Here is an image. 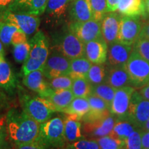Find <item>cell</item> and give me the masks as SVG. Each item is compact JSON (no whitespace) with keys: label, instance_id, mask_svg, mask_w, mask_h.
<instances>
[{"label":"cell","instance_id":"1","mask_svg":"<svg viewBox=\"0 0 149 149\" xmlns=\"http://www.w3.org/2000/svg\"><path fill=\"white\" fill-rule=\"evenodd\" d=\"M6 124L9 139L15 146L36 141L40 124L23 110L12 108L6 114Z\"/></svg>","mask_w":149,"mask_h":149},{"label":"cell","instance_id":"2","mask_svg":"<svg viewBox=\"0 0 149 149\" xmlns=\"http://www.w3.org/2000/svg\"><path fill=\"white\" fill-rule=\"evenodd\" d=\"M29 44L31 49L29 57L22 66L23 76L42 68L49 55L48 40L42 31H37L29 40Z\"/></svg>","mask_w":149,"mask_h":149},{"label":"cell","instance_id":"3","mask_svg":"<svg viewBox=\"0 0 149 149\" xmlns=\"http://www.w3.org/2000/svg\"><path fill=\"white\" fill-rule=\"evenodd\" d=\"M36 141L46 149H64L67 142L64 135V121L61 117L51 118L40 124Z\"/></svg>","mask_w":149,"mask_h":149},{"label":"cell","instance_id":"4","mask_svg":"<svg viewBox=\"0 0 149 149\" xmlns=\"http://www.w3.org/2000/svg\"><path fill=\"white\" fill-rule=\"evenodd\" d=\"M19 102L22 109L39 124L51 119L53 113L58 112L49 100L40 96L24 93L19 95Z\"/></svg>","mask_w":149,"mask_h":149},{"label":"cell","instance_id":"5","mask_svg":"<svg viewBox=\"0 0 149 149\" xmlns=\"http://www.w3.org/2000/svg\"><path fill=\"white\" fill-rule=\"evenodd\" d=\"M125 66L131 86L139 88L149 83V62L133 49Z\"/></svg>","mask_w":149,"mask_h":149},{"label":"cell","instance_id":"6","mask_svg":"<svg viewBox=\"0 0 149 149\" xmlns=\"http://www.w3.org/2000/svg\"><path fill=\"white\" fill-rule=\"evenodd\" d=\"M54 48L70 59L85 56L84 44L69 29L55 39Z\"/></svg>","mask_w":149,"mask_h":149},{"label":"cell","instance_id":"7","mask_svg":"<svg viewBox=\"0 0 149 149\" xmlns=\"http://www.w3.org/2000/svg\"><path fill=\"white\" fill-rule=\"evenodd\" d=\"M71 59L54 48L49 53L47 60L43 67V72L47 79L63 75H68Z\"/></svg>","mask_w":149,"mask_h":149},{"label":"cell","instance_id":"8","mask_svg":"<svg viewBox=\"0 0 149 149\" xmlns=\"http://www.w3.org/2000/svg\"><path fill=\"white\" fill-rule=\"evenodd\" d=\"M126 119L139 129H142L149 119V101L143 97L137 91H134L130 98Z\"/></svg>","mask_w":149,"mask_h":149},{"label":"cell","instance_id":"9","mask_svg":"<svg viewBox=\"0 0 149 149\" xmlns=\"http://www.w3.org/2000/svg\"><path fill=\"white\" fill-rule=\"evenodd\" d=\"M142 25L139 16L124 15L121 19L117 41L124 44L132 46L139 37Z\"/></svg>","mask_w":149,"mask_h":149},{"label":"cell","instance_id":"10","mask_svg":"<svg viewBox=\"0 0 149 149\" xmlns=\"http://www.w3.org/2000/svg\"><path fill=\"white\" fill-rule=\"evenodd\" d=\"M68 29L84 44L102 38V22L91 19L85 22H72Z\"/></svg>","mask_w":149,"mask_h":149},{"label":"cell","instance_id":"11","mask_svg":"<svg viewBox=\"0 0 149 149\" xmlns=\"http://www.w3.org/2000/svg\"><path fill=\"white\" fill-rule=\"evenodd\" d=\"M117 120V117L111 114L100 120L83 122L82 132L84 135L93 139L109 135L114 127Z\"/></svg>","mask_w":149,"mask_h":149},{"label":"cell","instance_id":"12","mask_svg":"<svg viewBox=\"0 0 149 149\" xmlns=\"http://www.w3.org/2000/svg\"><path fill=\"white\" fill-rule=\"evenodd\" d=\"M1 20L15 26L27 36L36 32L40 24V19L38 16L33 15L14 13L8 12L3 15Z\"/></svg>","mask_w":149,"mask_h":149},{"label":"cell","instance_id":"13","mask_svg":"<svg viewBox=\"0 0 149 149\" xmlns=\"http://www.w3.org/2000/svg\"><path fill=\"white\" fill-rule=\"evenodd\" d=\"M135 88L130 86L117 89L111 105V113L119 119H126L130 98Z\"/></svg>","mask_w":149,"mask_h":149},{"label":"cell","instance_id":"14","mask_svg":"<svg viewBox=\"0 0 149 149\" xmlns=\"http://www.w3.org/2000/svg\"><path fill=\"white\" fill-rule=\"evenodd\" d=\"M132 51V46L124 44L118 41L112 43L108 47L107 66L108 68L125 66Z\"/></svg>","mask_w":149,"mask_h":149},{"label":"cell","instance_id":"15","mask_svg":"<svg viewBox=\"0 0 149 149\" xmlns=\"http://www.w3.org/2000/svg\"><path fill=\"white\" fill-rule=\"evenodd\" d=\"M43 68L30 72L24 76L22 83L28 88L37 93L39 96L46 98L53 89L49 86L48 81L45 79Z\"/></svg>","mask_w":149,"mask_h":149},{"label":"cell","instance_id":"16","mask_svg":"<svg viewBox=\"0 0 149 149\" xmlns=\"http://www.w3.org/2000/svg\"><path fill=\"white\" fill-rule=\"evenodd\" d=\"M122 17L115 12H109L102 20V33L108 46L117 41Z\"/></svg>","mask_w":149,"mask_h":149},{"label":"cell","instance_id":"17","mask_svg":"<svg viewBox=\"0 0 149 149\" xmlns=\"http://www.w3.org/2000/svg\"><path fill=\"white\" fill-rule=\"evenodd\" d=\"M85 57L92 64H102L107 62L108 44L104 38L91 41L84 44Z\"/></svg>","mask_w":149,"mask_h":149},{"label":"cell","instance_id":"18","mask_svg":"<svg viewBox=\"0 0 149 149\" xmlns=\"http://www.w3.org/2000/svg\"><path fill=\"white\" fill-rule=\"evenodd\" d=\"M48 0H15L8 12L40 16L45 12Z\"/></svg>","mask_w":149,"mask_h":149},{"label":"cell","instance_id":"19","mask_svg":"<svg viewBox=\"0 0 149 149\" xmlns=\"http://www.w3.org/2000/svg\"><path fill=\"white\" fill-rule=\"evenodd\" d=\"M20 88L19 79L10 64L6 61L0 62V88L6 94L14 95Z\"/></svg>","mask_w":149,"mask_h":149},{"label":"cell","instance_id":"20","mask_svg":"<svg viewBox=\"0 0 149 149\" xmlns=\"http://www.w3.org/2000/svg\"><path fill=\"white\" fill-rule=\"evenodd\" d=\"M70 23L94 19L89 0H72L68 9Z\"/></svg>","mask_w":149,"mask_h":149},{"label":"cell","instance_id":"21","mask_svg":"<svg viewBox=\"0 0 149 149\" xmlns=\"http://www.w3.org/2000/svg\"><path fill=\"white\" fill-rule=\"evenodd\" d=\"M80 119L74 115H68L64 120V135L67 144L85 138Z\"/></svg>","mask_w":149,"mask_h":149},{"label":"cell","instance_id":"22","mask_svg":"<svg viewBox=\"0 0 149 149\" xmlns=\"http://www.w3.org/2000/svg\"><path fill=\"white\" fill-rule=\"evenodd\" d=\"M106 83L111 86L116 90L126 86H130V77L126 66L111 67V68L107 67Z\"/></svg>","mask_w":149,"mask_h":149},{"label":"cell","instance_id":"23","mask_svg":"<svg viewBox=\"0 0 149 149\" xmlns=\"http://www.w3.org/2000/svg\"><path fill=\"white\" fill-rule=\"evenodd\" d=\"M71 0H48L45 10L46 17L53 22H59L64 19Z\"/></svg>","mask_w":149,"mask_h":149},{"label":"cell","instance_id":"24","mask_svg":"<svg viewBox=\"0 0 149 149\" xmlns=\"http://www.w3.org/2000/svg\"><path fill=\"white\" fill-rule=\"evenodd\" d=\"M117 10L125 16L146 17L145 0H120Z\"/></svg>","mask_w":149,"mask_h":149},{"label":"cell","instance_id":"25","mask_svg":"<svg viewBox=\"0 0 149 149\" xmlns=\"http://www.w3.org/2000/svg\"><path fill=\"white\" fill-rule=\"evenodd\" d=\"M74 96L71 89L61 91H54L50 93L46 99L49 100L52 104L56 107L58 112H62L70 105Z\"/></svg>","mask_w":149,"mask_h":149},{"label":"cell","instance_id":"26","mask_svg":"<svg viewBox=\"0 0 149 149\" xmlns=\"http://www.w3.org/2000/svg\"><path fill=\"white\" fill-rule=\"evenodd\" d=\"M93 64L85 56L71 59L70 72L68 75L72 79L79 77H86Z\"/></svg>","mask_w":149,"mask_h":149},{"label":"cell","instance_id":"27","mask_svg":"<svg viewBox=\"0 0 149 149\" xmlns=\"http://www.w3.org/2000/svg\"><path fill=\"white\" fill-rule=\"evenodd\" d=\"M90 110L88 98L74 97L70 105L62 111V113L68 115H74L81 119L88 113Z\"/></svg>","mask_w":149,"mask_h":149},{"label":"cell","instance_id":"28","mask_svg":"<svg viewBox=\"0 0 149 149\" xmlns=\"http://www.w3.org/2000/svg\"><path fill=\"white\" fill-rule=\"evenodd\" d=\"M135 126L127 119L117 118L110 135L120 140L125 141L131 133L136 129Z\"/></svg>","mask_w":149,"mask_h":149},{"label":"cell","instance_id":"29","mask_svg":"<svg viewBox=\"0 0 149 149\" xmlns=\"http://www.w3.org/2000/svg\"><path fill=\"white\" fill-rule=\"evenodd\" d=\"M107 76V67L102 64H93L86 75V79L92 86L105 83Z\"/></svg>","mask_w":149,"mask_h":149},{"label":"cell","instance_id":"30","mask_svg":"<svg viewBox=\"0 0 149 149\" xmlns=\"http://www.w3.org/2000/svg\"><path fill=\"white\" fill-rule=\"evenodd\" d=\"M92 86L86 78L79 77L73 79L71 91L74 97L87 98L92 95Z\"/></svg>","mask_w":149,"mask_h":149},{"label":"cell","instance_id":"31","mask_svg":"<svg viewBox=\"0 0 149 149\" xmlns=\"http://www.w3.org/2000/svg\"><path fill=\"white\" fill-rule=\"evenodd\" d=\"M116 89L108 84L107 83H102L92 86V94L100 97L111 105L114 98Z\"/></svg>","mask_w":149,"mask_h":149},{"label":"cell","instance_id":"32","mask_svg":"<svg viewBox=\"0 0 149 149\" xmlns=\"http://www.w3.org/2000/svg\"><path fill=\"white\" fill-rule=\"evenodd\" d=\"M17 30L19 29L15 26L0 20V42L5 46L11 44L12 37Z\"/></svg>","mask_w":149,"mask_h":149},{"label":"cell","instance_id":"33","mask_svg":"<svg viewBox=\"0 0 149 149\" xmlns=\"http://www.w3.org/2000/svg\"><path fill=\"white\" fill-rule=\"evenodd\" d=\"M92 10L93 19L96 21L102 22L108 12L107 0H89Z\"/></svg>","mask_w":149,"mask_h":149},{"label":"cell","instance_id":"34","mask_svg":"<svg viewBox=\"0 0 149 149\" xmlns=\"http://www.w3.org/2000/svg\"><path fill=\"white\" fill-rule=\"evenodd\" d=\"M73 79L69 75H63L49 79L48 84L54 91L71 89Z\"/></svg>","mask_w":149,"mask_h":149},{"label":"cell","instance_id":"35","mask_svg":"<svg viewBox=\"0 0 149 149\" xmlns=\"http://www.w3.org/2000/svg\"><path fill=\"white\" fill-rule=\"evenodd\" d=\"M100 149H124V141L115 138L111 135H107L96 139Z\"/></svg>","mask_w":149,"mask_h":149},{"label":"cell","instance_id":"36","mask_svg":"<svg viewBox=\"0 0 149 149\" xmlns=\"http://www.w3.org/2000/svg\"><path fill=\"white\" fill-rule=\"evenodd\" d=\"M31 46L29 42L13 46V57L18 64H24L29 57Z\"/></svg>","mask_w":149,"mask_h":149},{"label":"cell","instance_id":"37","mask_svg":"<svg viewBox=\"0 0 149 149\" xmlns=\"http://www.w3.org/2000/svg\"><path fill=\"white\" fill-rule=\"evenodd\" d=\"M64 149H100V147L96 139L84 138L67 144Z\"/></svg>","mask_w":149,"mask_h":149},{"label":"cell","instance_id":"38","mask_svg":"<svg viewBox=\"0 0 149 149\" xmlns=\"http://www.w3.org/2000/svg\"><path fill=\"white\" fill-rule=\"evenodd\" d=\"M141 129L136 128L124 141V149H141Z\"/></svg>","mask_w":149,"mask_h":149},{"label":"cell","instance_id":"39","mask_svg":"<svg viewBox=\"0 0 149 149\" xmlns=\"http://www.w3.org/2000/svg\"><path fill=\"white\" fill-rule=\"evenodd\" d=\"M12 143L9 139L6 124V115L0 116V149H10Z\"/></svg>","mask_w":149,"mask_h":149},{"label":"cell","instance_id":"40","mask_svg":"<svg viewBox=\"0 0 149 149\" xmlns=\"http://www.w3.org/2000/svg\"><path fill=\"white\" fill-rule=\"evenodd\" d=\"M133 49L143 59L149 62V40L138 37L133 44Z\"/></svg>","mask_w":149,"mask_h":149},{"label":"cell","instance_id":"41","mask_svg":"<svg viewBox=\"0 0 149 149\" xmlns=\"http://www.w3.org/2000/svg\"><path fill=\"white\" fill-rule=\"evenodd\" d=\"M28 42L27 41V35L24 33L21 30H17L15 33H14L13 36L12 37L11 40V44L13 46L17 45V44H23Z\"/></svg>","mask_w":149,"mask_h":149},{"label":"cell","instance_id":"42","mask_svg":"<svg viewBox=\"0 0 149 149\" xmlns=\"http://www.w3.org/2000/svg\"><path fill=\"white\" fill-rule=\"evenodd\" d=\"M15 149H46L43 145L40 144L37 141L27 143V144H19L15 146Z\"/></svg>","mask_w":149,"mask_h":149},{"label":"cell","instance_id":"43","mask_svg":"<svg viewBox=\"0 0 149 149\" xmlns=\"http://www.w3.org/2000/svg\"><path fill=\"white\" fill-rule=\"evenodd\" d=\"M15 0H0V20L3 15L8 12L9 8Z\"/></svg>","mask_w":149,"mask_h":149},{"label":"cell","instance_id":"44","mask_svg":"<svg viewBox=\"0 0 149 149\" xmlns=\"http://www.w3.org/2000/svg\"><path fill=\"white\" fill-rule=\"evenodd\" d=\"M141 149H149V131L141 130Z\"/></svg>","mask_w":149,"mask_h":149},{"label":"cell","instance_id":"45","mask_svg":"<svg viewBox=\"0 0 149 149\" xmlns=\"http://www.w3.org/2000/svg\"><path fill=\"white\" fill-rule=\"evenodd\" d=\"M108 12H115L117 10L120 0H107Z\"/></svg>","mask_w":149,"mask_h":149},{"label":"cell","instance_id":"46","mask_svg":"<svg viewBox=\"0 0 149 149\" xmlns=\"http://www.w3.org/2000/svg\"><path fill=\"white\" fill-rule=\"evenodd\" d=\"M138 89L139 90L137 91L139 93V94H140L143 97L149 101V83L148 84L145 85L143 87H141V88H139Z\"/></svg>","mask_w":149,"mask_h":149},{"label":"cell","instance_id":"47","mask_svg":"<svg viewBox=\"0 0 149 149\" xmlns=\"http://www.w3.org/2000/svg\"><path fill=\"white\" fill-rule=\"evenodd\" d=\"M8 98L7 97L6 93L2 89L0 88V107H3L8 104Z\"/></svg>","mask_w":149,"mask_h":149},{"label":"cell","instance_id":"48","mask_svg":"<svg viewBox=\"0 0 149 149\" xmlns=\"http://www.w3.org/2000/svg\"><path fill=\"white\" fill-rule=\"evenodd\" d=\"M139 37V38H145L149 40V24H146V25L142 27Z\"/></svg>","mask_w":149,"mask_h":149},{"label":"cell","instance_id":"49","mask_svg":"<svg viewBox=\"0 0 149 149\" xmlns=\"http://www.w3.org/2000/svg\"><path fill=\"white\" fill-rule=\"evenodd\" d=\"M142 130H144V131H149V119L146 121V124H144V127L142 128Z\"/></svg>","mask_w":149,"mask_h":149},{"label":"cell","instance_id":"50","mask_svg":"<svg viewBox=\"0 0 149 149\" xmlns=\"http://www.w3.org/2000/svg\"><path fill=\"white\" fill-rule=\"evenodd\" d=\"M145 3H146L147 14L149 15V0H145Z\"/></svg>","mask_w":149,"mask_h":149},{"label":"cell","instance_id":"51","mask_svg":"<svg viewBox=\"0 0 149 149\" xmlns=\"http://www.w3.org/2000/svg\"><path fill=\"white\" fill-rule=\"evenodd\" d=\"M0 52H4V51H3L2 43H1V42H0Z\"/></svg>","mask_w":149,"mask_h":149},{"label":"cell","instance_id":"52","mask_svg":"<svg viewBox=\"0 0 149 149\" xmlns=\"http://www.w3.org/2000/svg\"><path fill=\"white\" fill-rule=\"evenodd\" d=\"M71 1H72V0H71Z\"/></svg>","mask_w":149,"mask_h":149}]
</instances>
